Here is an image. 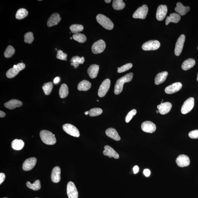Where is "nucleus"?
I'll use <instances>...</instances> for the list:
<instances>
[{"instance_id": "412c9836", "label": "nucleus", "mask_w": 198, "mask_h": 198, "mask_svg": "<svg viewBox=\"0 0 198 198\" xmlns=\"http://www.w3.org/2000/svg\"><path fill=\"white\" fill-rule=\"evenodd\" d=\"M61 169L59 167H55L52 170L51 179L52 182L59 183L61 180Z\"/></svg>"}, {"instance_id": "9d476101", "label": "nucleus", "mask_w": 198, "mask_h": 198, "mask_svg": "<svg viewBox=\"0 0 198 198\" xmlns=\"http://www.w3.org/2000/svg\"><path fill=\"white\" fill-rule=\"evenodd\" d=\"M110 86L111 81L109 79H106L102 82L98 91V95L100 97H103L105 96L109 90Z\"/></svg>"}, {"instance_id": "aec40b11", "label": "nucleus", "mask_w": 198, "mask_h": 198, "mask_svg": "<svg viewBox=\"0 0 198 198\" xmlns=\"http://www.w3.org/2000/svg\"><path fill=\"white\" fill-rule=\"evenodd\" d=\"M104 149L103 154L105 156H108L110 158L113 157L115 159L119 158V155L111 147L106 145L104 147Z\"/></svg>"}, {"instance_id": "5fc2aeb1", "label": "nucleus", "mask_w": 198, "mask_h": 198, "mask_svg": "<svg viewBox=\"0 0 198 198\" xmlns=\"http://www.w3.org/2000/svg\"><path fill=\"white\" fill-rule=\"evenodd\" d=\"M159 112V111L158 110V111H156V113H158Z\"/></svg>"}, {"instance_id": "a18cd8bd", "label": "nucleus", "mask_w": 198, "mask_h": 198, "mask_svg": "<svg viewBox=\"0 0 198 198\" xmlns=\"http://www.w3.org/2000/svg\"><path fill=\"white\" fill-rule=\"evenodd\" d=\"M188 136L192 139H198V130H194L188 133Z\"/></svg>"}, {"instance_id": "2f4dec72", "label": "nucleus", "mask_w": 198, "mask_h": 198, "mask_svg": "<svg viewBox=\"0 0 198 198\" xmlns=\"http://www.w3.org/2000/svg\"><path fill=\"white\" fill-rule=\"evenodd\" d=\"M69 93L68 86L65 84H63L61 86L59 90V95L61 98H64L68 96Z\"/></svg>"}, {"instance_id": "7ed1b4c3", "label": "nucleus", "mask_w": 198, "mask_h": 198, "mask_svg": "<svg viewBox=\"0 0 198 198\" xmlns=\"http://www.w3.org/2000/svg\"><path fill=\"white\" fill-rule=\"evenodd\" d=\"M96 19L98 23L105 29L108 30L113 29L114 25L112 22L107 17L102 14H99L97 16Z\"/></svg>"}, {"instance_id": "6ab92c4d", "label": "nucleus", "mask_w": 198, "mask_h": 198, "mask_svg": "<svg viewBox=\"0 0 198 198\" xmlns=\"http://www.w3.org/2000/svg\"><path fill=\"white\" fill-rule=\"evenodd\" d=\"M61 18L58 13H55L51 15L48 19L47 25L48 27H51L57 25L60 21Z\"/></svg>"}, {"instance_id": "4be33fe9", "label": "nucleus", "mask_w": 198, "mask_h": 198, "mask_svg": "<svg viewBox=\"0 0 198 198\" xmlns=\"http://www.w3.org/2000/svg\"><path fill=\"white\" fill-rule=\"evenodd\" d=\"M22 103L20 101L13 99L9 101L4 104L6 108L9 109H13L19 107L22 105Z\"/></svg>"}, {"instance_id": "7c9ffc66", "label": "nucleus", "mask_w": 198, "mask_h": 198, "mask_svg": "<svg viewBox=\"0 0 198 198\" xmlns=\"http://www.w3.org/2000/svg\"><path fill=\"white\" fill-rule=\"evenodd\" d=\"M24 146V143L21 139H15L12 143V148L17 150H21L23 148Z\"/></svg>"}, {"instance_id": "79ce46f5", "label": "nucleus", "mask_w": 198, "mask_h": 198, "mask_svg": "<svg viewBox=\"0 0 198 198\" xmlns=\"http://www.w3.org/2000/svg\"><path fill=\"white\" fill-rule=\"evenodd\" d=\"M132 67V64L131 63H128L123 65V66L117 68V72L119 73H121L126 71L129 70Z\"/></svg>"}, {"instance_id": "4468645a", "label": "nucleus", "mask_w": 198, "mask_h": 198, "mask_svg": "<svg viewBox=\"0 0 198 198\" xmlns=\"http://www.w3.org/2000/svg\"><path fill=\"white\" fill-rule=\"evenodd\" d=\"M37 162L35 158H31L26 159L22 165V169L24 171H29L33 169L36 165Z\"/></svg>"}, {"instance_id": "1a4fd4ad", "label": "nucleus", "mask_w": 198, "mask_h": 198, "mask_svg": "<svg viewBox=\"0 0 198 198\" xmlns=\"http://www.w3.org/2000/svg\"><path fill=\"white\" fill-rule=\"evenodd\" d=\"M106 48V44L104 41L100 40L97 41L93 45L91 50L94 54H98L102 53Z\"/></svg>"}, {"instance_id": "a878e982", "label": "nucleus", "mask_w": 198, "mask_h": 198, "mask_svg": "<svg viewBox=\"0 0 198 198\" xmlns=\"http://www.w3.org/2000/svg\"><path fill=\"white\" fill-rule=\"evenodd\" d=\"M181 20V16L178 14L173 13L170 15L169 16H167L166 20V24L168 25L170 22L177 23Z\"/></svg>"}, {"instance_id": "603ef678", "label": "nucleus", "mask_w": 198, "mask_h": 198, "mask_svg": "<svg viewBox=\"0 0 198 198\" xmlns=\"http://www.w3.org/2000/svg\"><path fill=\"white\" fill-rule=\"evenodd\" d=\"M105 2L106 3H109L111 2V0H109V1H108V0L107 1H106V0H105Z\"/></svg>"}, {"instance_id": "a19ab883", "label": "nucleus", "mask_w": 198, "mask_h": 198, "mask_svg": "<svg viewBox=\"0 0 198 198\" xmlns=\"http://www.w3.org/2000/svg\"><path fill=\"white\" fill-rule=\"evenodd\" d=\"M34 36H33L32 32H27L24 35V42L26 43L31 44L34 40Z\"/></svg>"}, {"instance_id": "864d4df0", "label": "nucleus", "mask_w": 198, "mask_h": 198, "mask_svg": "<svg viewBox=\"0 0 198 198\" xmlns=\"http://www.w3.org/2000/svg\"><path fill=\"white\" fill-rule=\"evenodd\" d=\"M85 114V115H88L89 114V111L86 112Z\"/></svg>"}, {"instance_id": "c756f323", "label": "nucleus", "mask_w": 198, "mask_h": 198, "mask_svg": "<svg viewBox=\"0 0 198 198\" xmlns=\"http://www.w3.org/2000/svg\"><path fill=\"white\" fill-rule=\"evenodd\" d=\"M196 62L193 59H188L184 61L182 65V68L183 70H189L195 65Z\"/></svg>"}, {"instance_id": "0eeeda50", "label": "nucleus", "mask_w": 198, "mask_h": 198, "mask_svg": "<svg viewBox=\"0 0 198 198\" xmlns=\"http://www.w3.org/2000/svg\"><path fill=\"white\" fill-rule=\"evenodd\" d=\"M63 130L69 135L75 137H79L80 132L77 128L74 125L70 124H66L63 125Z\"/></svg>"}, {"instance_id": "c85d7f7f", "label": "nucleus", "mask_w": 198, "mask_h": 198, "mask_svg": "<svg viewBox=\"0 0 198 198\" xmlns=\"http://www.w3.org/2000/svg\"><path fill=\"white\" fill-rule=\"evenodd\" d=\"M91 84L86 80H83L80 82L78 86V89L79 91H87L91 88Z\"/></svg>"}, {"instance_id": "423d86ee", "label": "nucleus", "mask_w": 198, "mask_h": 198, "mask_svg": "<svg viewBox=\"0 0 198 198\" xmlns=\"http://www.w3.org/2000/svg\"><path fill=\"white\" fill-rule=\"evenodd\" d=\"M195 100L192 97L188 98L185 101L181 108V112L183 114H186L192 111L194 107Z\"/></svg>"}, {"instance_id": "58836bf2", "label": "nucleus", "mask_w": 198, "mask_h": 198, "mask_svg": "<svg viewBox=\"0 0 198 198\" xmlns=\"http://www.w3.org/2000/svg\"><path fill=\"white\" fill-rule=\"evenodd\" d=\"M15 52V50L12 46L9 45L6 48L4 53V56L6 58L12 57Z\"/></svg>"}, {"instance_id": "49530a36", "label": "nucleus", "mask_w": 198, "mask_h": 198, "mask_svg": "<svg viewBox=\"0 0 198 198\" xmlns=\"http://www.w3.org/2000/svg\"><path fill=\"white\" fill-rule=\"evenodd\" d=\"M5 173H0V184H1L4 181H5Z\"/></svg>"}, {"instance_id": "cd10ccee", "label": "nucleus", "mask_w": 198, "mask_h": 198, "mask_svg": "<svg viewBox=\"0 0 198 198\" xmlns=\"http://www.w3.org/2000/svg\"><path fill=\"white\" fill-rule=\"evenodd\" d=\"M71 62L70 65L74 67V68H77L80 64H83L85 62V58L83 57H80L78 56L73 57L70 60Z\"/></svg>"}, {"instance_id": "bb28decb", "label": "nucleus", "mask_w": 198, "mask_h": 198, "mask_svg": "<svg viewBox=\"0 0 198 198\" xmlns=\"http://www.w3.org/2000/svg\"><path fill=\"white\" fill-rule=\"evenodd\" d=\"M168 73L167 72H162L159 73L156 76L154 80V83L156 85L162 83L165 81L167 77Z\"/></svg>"}, {"instance_id": "9b49d317", "label": "nucleus", "mask_w": 198, "mask_h": 198, "mask_svg": "<svg viewBox=\"0 0 198 198\" xmlns=\"http://www.w3.org/2000/svg\"><path fill=\"white\" fill-rule=\"evenodd\" d=\"M67 194L69 198H78V192L74 182L70 181L67 186Z\"/></svg>"}, {"instance_id": "5701e85b", "label": "nucleus", "mask_w": 198, "mask_h": 198, "mask_svg": "<svg viewBox=\"0 0 198 198\" xmlns=\"http://www.w3.org/2000/svg\"><path fill=\"white\" fill-rule=\"evenodd\" d=\"M99 70V65L93 64L90 65L88 69L87 73L91 79H94L97 76Z\"/></svg>"}, {"instance_id": "8fccbe9b", "label": "nucleus", "mask_w": 198, "mask_h": 198, "mask_svg": "<svg viewBox=\"0 0 198 198\" xmlns=\"http://www.w3.org/2000/svg\"><path fill=\"white\" fill-rule=\"evenodd\" d=\"M60 78L59 77L55 78V79L54 80V83L55 84V85L58 84L60 82Z\"/></svg>"}, {"instance_id": "f3484780", "label": "nucleus", "mask_w": 198, "mask_h": 198, "mask_svg": "<svg viewBox=\"0 0 198 198\" xmlns=\"http://www.w3.org/2000/svg\"><path fill=\"white\" fill-rule=\"evenodd\" d=\"M182 86V84L180 82H176L168 86L165 89V91L167 94H173L180 90Z\"/></svg>"}, {"instance_id": "bf43d9fd", "label": "nucleus", "mask_w": 198, "mask_h": 198, "mask_svg": "<svg viewBox=\"0 0 198 198\" xmlns=\"http://www.w3.org/2000/svg\"><path fill=\"white\" fill-rule=\"evenodd\" d=\"M3 198H7V197H4Z\"/></svg>"}, {"instance_id": "de8ad7c7", "label": "nucleus", "mask_w": 198, "mask_h": 198, "mask_svg": "<svg viewBox=\"0 0 198 198\" xmlns=\"http://www.w3.org/2000/svg\"><path fill=\"white\" fill-rule=\"evenodd\" d=\"M143 173L145 176L147 177H149L150 175V171L149 169H145L144 170Z\"/></svg>"}, {"instance_id": "473e14b6", "label": "nucleus", "mask_w": 198, "mask_h": 198, "mask_svg": "<svg viewBox=\"0 0 198 198\" xmlns=\"http://www.w3.org/2000/svg\"><path fill=\"white\" fill-rule=\"evenodd\" d=\"M126 6V4L122 0H114L113 2L112 6L115 10H122Z\"/></svg>"}, {"instance_id": "72a5a7b5", "label": "nucleus", "mask_w": 198, "mask_h": 198, "mask_svg": "<svg viewBox=\"0 0 198 198\" xmlns=\"http://www.w3.org/2000/svg\"><path fill=\"white\" fill-rule=\"evenodd\" d=\"M29 14V12L24 8L20 9L16 13V18L18 20H21L26 17Z\"/></svg>"}, {"instance_id": "680f3d73", "label": "nucleus", "mask_w": 198, "mask_h": 198, "mask_svg": "<svg viewBox=\"0 0 198 198\" xmlns=\"http://www.w3.org/2000/svg\"></svg>"}, {"instance_id": "f257e3e1", "label": "nucleus", "mask_w": 198, "mask_h": 198, "mask_svg": "<svg viewBox=\"0 0 198 198\" xmlns=\"http://www.w3.org/2000/svg\"><path fill=\"white\" fill-rule=\"evenodd\" d=\"M133 76V74L132 73H130L117 80L115 86V94L118 95L120 94L123 90L124 84L131 81Z\"/></svg>"}, {"instance_id": "f704fd0d", "label": "nucleus", "mask_w": 198, "mask_h": 198, "mask_svg": "<svg viewBox=\"0 0 198 198\" xmlns=\"http://www.w3.org/2000/svg\"><path fill=\"white\" fill-rule=\"evenodd\" d=\"M26 185H27L28 188L35 190V191L38 190L41 188L40 181L39 180H36L33 184H31L29 181H28Z\"/></svg>"}, {"instance_id": "13d9d810", "label": "nucleus", "mask_w": 198, "mask_h": 198, "mask_svg": "<svg viewBox=\"0 0 198 198\" xmlns=\"http://www.w3.org/2000/svg\"><path fill=\"white\" fill-rule=\"evenodd\" d=\"M97 101L99 102V100H97Z\"/></svg>"}, {"instance_id": "09e8293b", "label": "nucleus", "mask_w": 198, "mask_h": 198, "mask_svg": "<svg viewBox=\"0 0 198 198\" xmlns=\"http://www.w3.org/2000/svg\"><path fill=\"white\" fill-rule=\"evenodd\" d=\"M139 167L137 166H134L133 168V171L134 174H136V173L139 172Z\"/></svg>"}, {"instance_id": "052dcab7", "label": "nucleus", "mask_w": 198, "mask_h": 198, "mask_svg": "<svg viewBox=\"0 0 198 198\" xmlns=\"http://www.w3.org/2000/svg\"><path fill=\"white\" fill-rule=\"evenodd\" d=\"M197 48H198V47Z\"/></svg>"}, {"instance_id": "39448f33", "label": "nucleus", "mask_w": 198, "mask_h": 198, "mask_svg": "<svg viewBox=\"0 0 198 198\" xmlns=\"http://www.w3.org/2000/svg\"><path fill=\"white\" fill-rule=\"evenodd\" d=\"M148 12V8L147 6L145 5L140 7L138 8L132 16V17L134 18H140L141 19H144L146 17L147 13Z\"/></svg>"}, {"instance_id": "f03ea898", "label": "nucleus", "mask_w": 198, "mask_h": 198, "mask_svg": "<svg viewBox=\"0 0 198 198\" xmlns=\"http://www.w3.org/2000/svg\"><path fill=\"white\" fill-rule=\"evenodd\" d=\"M40 135L42 141L47 145H53L56 143V139L55 137V134L48 131H41Z\"/></svg>"}, {"instance_id": "a211bd4d", "label": "nucleus", "mask_w": 198, "mask_h": 198, "mask_svg": "<svg viewBox=\"0 0 198 198\" xmlns=\"http://www.w3.org/2000/svg\"><path fill=\"white\" fill-rule=\"evenodd\" d=\"M172 105L171 103L166 102L162 103L157 106L158 109L159 111V113L161 115L166 114L170 111Z\"/></svg>"}, {"instance_id": "e433bc0d", "label": "nucleus", "mask_w": 198, "mask_h": 198, "mask_svg": "<svg viewBox=\"0 0 198 198\" xmlns=\"http://www.w3.org/2000/svg\"><path fill=\"white\" fill-rule=\"evenodd\" d=\"M72 38L80 43H85L87 40L86 37L83 34L80 33H76L73 35Z\"/></svg>"}, {"instance_id": "ea45409f", "label": "nucleus", "mask_w": 198, "mask_h": 198, "mask_svg": "<svg viewBox=\"0 0 198 198\" xmlns=\"http://www.w3.org/2000/svg\"><path fill=\"white\" fill-rule=\"evenodd\" d=\"M89 115L91 117H94L100 115L102 113V110L100 108H94L89 110Z\"/></svg>"}, {"instance_id": "4d7b16f0", "label": "nucleus", "mask_w": 198, "mask_h": 198, "mask_svg": "<svg viewBox=\"0 0 198 198\" xmlns=\"http://www.w3.org/2000/svg\"><path fill=\"white\" fill-rule=\"evenodd\" d=\"M70 40H72V37H71V38H70Z\"/></svg>"}, {"instance_id": "c9c22d12", "label": "nucleus", "mask_w": 198, "mask_h": 198, "mask_svg": "<svg viewBox=\"0 0 198 198\" xmlns=\"http://www.w3.org/2000/svg\"><path fill=\"white\" fill-rule=\"evenodd\" d=\"M53 88V84L51 82L45 83L43 86L42 89L44 90L45 94L48 96L51 93Z\"/></svg>"}, {"instance_id": "ddd939ff", "label": "nucleus", "mask_w": 198, "mask_h": 198, "mask_svg": "<svg viewBox=\"0 0 198 198\" xmlns=\"http://www.w3.org/2000/svg\"><path fill=\"white\" fill-rule=\"evenodd\" d=\"M141 128L143 131L147 133H152L155 131L156 125L150 121H146L142 123Z\"/></svg>"}, {"instance_id": "dca6fc26", "label": "nucleus", "mask_w": 198, "mask_h": 198, "mask_svg": "<svg viewBox=\"0 0 198 198\" xmlns=\"http://www.w3.org/2000/svg\"><path fill=\"white\" fill-rule=\"evenodd\" d=\"M167 7L165 5H160L157 10L156 17L158 21L163 20L165 18L167 13Z\"/></svg>"}, {"instance_id": "393cba45", "label": "nucleus", "mask_w": 198, "mask_h": 198, "mask_svg": "<svg viewBox=\"0 0 198 198\" xmlns=\"http://www.w3.org/2000/svg\"><path fill=\"white\" fill-rule=\"evenodd\" d=\"M106 135L111 139L115 141H119L120 140V137L119 135L118 132L115 129L110 128L108 129L106 131Z\"/></svg>"}, {"instance_id": "c03bdc74", "label": "nucleus", "mask_w": 198, "mask_h": 198, "mask_svg": "<svg viewBox=\"0 0 198 198\" xmlns=\"http://www.w3.org/2000/svg\"><path fill=\"white\" fill-rule=\"evenodd\" d=\"M67 54L63 53V51L61 50H58L56 56L57 59L67 61Z\"/></svg>"}, {"instance_id": "37998d69", "label": "nucleus", "mask_w": 198, "mask_h": 198, "mask_svg": "<svg viewBox=\"0 0 198 198\" xmlns=\"http://www.w3.org/2000/svg\"><path fill=\"white\" fill-rule=\"evenodd\" d=\"M136 113H137V111H136V110L132 109L131 111L128 113V114L127 115L126 117V119H125L126 122L127 123L129 122L134 116H135L136 114Z\"/></svg>"}, {"instance_id": "f8f14e48", "label": "nucleus", "mask_w": 198, "mask_h": 198, "mask_svg": "<svg viewBox=\"0 0 198 198\" xmlns=\"http://www.w3.org/2000/svg\"><path fill=\"white\" fill-rule=\"evenodd\" d=\"M185 40V36L184 35H181L177 40L175 49V53L176 56L181 55L183 47Z\"/></svg>"}, {"instance_id": "6e6552de", "label": "nucleus", "mask_w": 198, "mask_h": 198, "mask_svg": "<svg viewBox=\"0 0 198 198\" xmlns=\"http://www.w3.org/2000/svg\"><path fill=\"white\" fill-rule=\"evenodd\" d=\"M160 44L158 41L152 40L145 42L142 46V48L145 51L155 50L160 48Z\"/></svg>"}, {"instance_id": "b1692460", "label": "nucleus", "mask_w": 198, "mask_h": 198, "mask_svg": "<svg viewBox=\"0 0 198 198\" xmlns=\"http://www.w3.org/2000/svg\"><path fill=\"white\" fill-rule=\"evenodd\" d=\"M175 12L179 13L180 15L184 16L187 13L189 12L190 8L188 6H185L182 3L178 2L177 3V6L175 9Z\"/></svg>"}, {"instance_id": "20e7f679", "label": "nucleus", "mask_w": 198, "mask_h": 198, "mask_svg": "<svg viewBox=\"0 0 198 198\" xmlns=\"http://www.w3.org/2000/svg\"><path fill=\"white\" fill-rule=\"evenodd\" d=\"M25 68V65L23 63H18L14 65L13 68H10L7 71L6 75L7 78H12L16 76L20 71L23 70Z\"/></svg>"}, {"instance_id": "4c0bfd02", "label": "nucleus", "mask_w": 198, "mask_h": 198, "mask_svg": "<svg viewBox=\"0 0 198 198\" xmlns=\"http://www.w3.org/2000/svg\"><path fill=\"white\" fill-rule=\"evenodd\" d=\"M83 26L80 24H73L70 26V29L71 32L74 33H79L83 30Z\"/></svg>"}, {"instance_id": "6e6d98bb", "label": "nucleus", "mask_w": 198, "mask_h": 198, "mask_svg": "<svg viewBox=\"0 0 198 198\" xmlns=\"http://www.w3.org/2000/svg\"><path fill=\"white\" fill-rule=\"evenodd\" d=\"M197 81L198 82V74H197Z\"/></svg>"}, {"instance_id": "3c124183", "label": "nucleus", "mask_w": 198, "mask_h": 198, "mask_svg": "<svg viewBox=\"0 0 198 198\" xmlns=\"http://www.w3.org/2000/svg\"><path fill=\"white\" fill-rule=\"evenodd\" d=\"M6 116V114L4 112H3V111H0V117H4L5 116Z\"/></svg>"}, {"instance_id": "2eb2a0df", "label": "nucleus", "mask_w": 198, "mask_h": 198, "mask_svg": "<svg viewBox=\"0 0 198 198\" xmlns=\"http://www.w3.org/2000/svg\"><path fill=\"white\" fill-rule=\"evenodd\" d=\"M176 162L179 167H184L189 165L190 160L188 156L185 154H181L177 158Z\"/></svg>"}]
</instances>
